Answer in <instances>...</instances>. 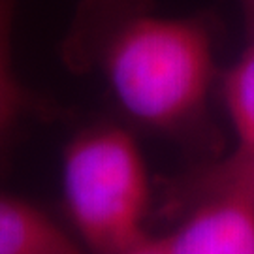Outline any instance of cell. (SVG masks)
I'll list each match as a JSON object with an SVG mask.
<instances>
[{"mask_svg": "<svg viewBox=\"0 0 254 254\" xmlns=\"http://www.w3.org/2000/svg\"><path fill=\"white\" fill-rule=\"evenodd\" d=\"M241 9H243V15L247 21V28L254 30V0H239Z\"/></svg>", "mask_w": 254, "mask_h": 254, "instance_id": "11", "label": "cell"}, {"mask_svg": "<svg viewBox=\"0 0 254 254\" xmlns=\"http://www.w3.org/2000/svg\"><path fill=\"white\" fill-rule=\"evenodd\" d=\"M68 217L89 254H119L147 234L151 185L136 139L115 125H92L63 154Z\"/></svg>", "mask_w": 254, "mask_h": 254, "instance_id": "2", "label": "cell"}, {"mask_svg": "<svg viewBox=\"0 0 254 254\" xmlns=\"http://www.w3.org/2000/svg\"><path fill=\"white\" fill-rule=\"evenodd\" d=\"M17 0H0V47H9V30Z\"/></svg>", "mask_w": 254, "mask_h": 254, "instance_id": "10", "label": "cell"}, {"mask_svg": "<svg viewBox=\"0 0 254 254\" xmlns=\"http://www.w3.org/2000/svg\"><path fill=\"white\" fill-rule=\"evenodd\" d=\"M128 119L181 136L201 121L215 81V34L203 15L160 17L153 9L125 21L98 59Z\"/></svg>", "mask_w": 254, "mask_h": 254, "instance_id": "1", "label": "cell"}, {"mask_svg": "<svg viewBox=\"0 0 254 254\" xmlns=\"http://www.w3.org/2000/svg\"><path fill=\"white\" fill-rule=\"evenodd\" d=\"M164 236L170 254H254V205L228 196L187 203Z\"/></svg>", "mask_w": 254, "mask_h": 254, "instance_id": "3", "label": "cell"}, {"mask_svg": "<svg viewBox=\"0 0 254 254\" xmlns=\"http://www.w3.org/2000/svg\"><path fill=\"white\" fill-rule=\"evenodd\" d=\"M119 254H170V251H168L164 237H153L149 234H143Z\"/></svg>", "mask_w": 254, "mask_h": 254, "instance_id": "9", "label": "cell"}, {"mask_svg": "<svg viewBox=\"0 0 254 254\" xmlns=\"http://www.w3.org/2000/svg\"><path fill=\"white\" fill-rule=\"evenodd\" d=\"M222 96L239 147H254V30H249V44L224 73Z\"/></svg>", "mask_w": 254, "mask_h": 254, "instance_id": "7", "label": "cell"}, {"mask_svg": "<svg viewBox=\"0 0 254 254\" xmlns=\"http://www.w3.org/2000/svg\"><path fill=\"white\" fill-rule=\"evenodd\" d=\"M153 8V0H77L61 42V59L66 68L73 73L91 72L111 34L130 17Z\"/></svg>", "mask_w": 254, "mask_h": 254, "instance_id": "4", "label": "cell"}, {"mask_svg": "<svg viewBox=\"0 0 254 254\" xmlns=\"http://www.w3.org/2000/svg\"><path fill=\"white\" fill-rule=\"evenodd\" d=\"M207 196H228L254 205V147H239L222 160L192 170L172 187L173 209Z\"/></svg>", "mask_w": 254, "mask_h": 254, "instance_id": "6", "label": "cell"}, {"mask_svg": "<svg viewBox=\"0 0 254 254\" xmlns=\"http://www.w3.org/2000/svg\"><path fill=\"white\" fill-rule=\"evenodd\" d=\"M0 254H87L34 203L0 192Z\"/></svg>", "mask_w": 254, "mask_h": 254, "instance_id": "5", "label": "cell"}, {"mask_svg": "<svg viewBox=\"0 0 254 254\" xmlns=\"http://www.w3.org/2000/svg\"><path fill=\"white\" fill-rule=\"evenodd\" d=\"M38 102L28 94L9 70V47H0V143L27 111Z\"/></svg>", "mask_w": 254, "mask_h": 254, "instance_id": "8", "label": "cell"}]
</instances>
